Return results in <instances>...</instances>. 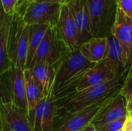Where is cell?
Instances as JSON below:
<instances>
[{
	"label": "cell",
	"instance_id": "obj_19",
	"mask_svg": "<svg viewBox=\"0 0 132 131\" xmlns=\"http://www.w3.org/2000/svg\"><path fill=\"white\" fill-rule=\"evenodd\" d=\"M49 25H29V46H28V56L26 62V68L29 69L32 61L35 56V54L41 44L49 27Z\"/></svg>",
	"mask_w": 132,
	"mask_h": 131
},
{
	"label": "cell",
	"instance_id": "obj_11",
	"mask_svg": "<svg viewBox=\"0 0 132 131\" xmlns=\"http://www.w3.org/2000/svg\"><path fill=\"white\" fill-rule=\"evenodd\" d=\"M56 28L60 38L63 41L70 50L79 48L77 42V29L71 8L68 3L62 4L59 20Z\"/></svg>",
	"mask_w": 132,
	"mask_h": 131
},
{
	"label": "cell",
	"instance_id": "obj_10",
	"mask_svg": "<svg viewBox=\"0 0 132 131\" xmlns=\"http://www.w3.org/2000/svg\"><path fill=\"white\" fill-rule=\"evenodd\" d=\"M128 116H129L128 103L119 92L100 111L91 124L94 127H99Z\"/></svg>",
	"mask_w": 132,
	"mask_h": 131
},
{
	"label": "cell",
	"instance_id": "obj_14",
	"mask_svg": "<svg viewBox=\"0 0 132 131\" xmlns=\"http://www.w3.org/2000/svg\"><path fill=\"white\" fill-rule=\"evenodd\" d=\"M107 38L108 53L106 59L108 60L118 73H121L130 68V63L132 62V59L124 46L116 37L111 33Z\"/></svg>",
	"mask_w": 132,
	"mask_h": 131
},
{
	"label": "cell",
	"instance_id": "obj_12",
	"mask_svg": "<svg viewBox=\"0 0 132 131\" xmlns=\"http://www.w3.org/2000/svg\"><path fill=\"white\" fill-rule=\"evenodd\" d=\"M69 5L71 8L77 29L78 46L94 38L91 22L87 0H72Z\"/></svg>",
	"mask_w": 132,
	"mask_h": 131
},
{
	"label": "cell",
	"instance_id": "obj_6",
	"mask_svg": "<svg viewBox=\"0 0 132 131\" xmlns=\"http://www.w3.org/2000/svg\"><path fill=\"white\" fill-rule=\"evenodd\" d=\"M69 52V48L60 38L56 26H50L35 54L29 69L42 63L57 65Z\"/></svg>",
	"mask_w": 132,
	"mask_h": 131
},
{
	"label": "cell",
	"instance_id": "obj_34",
	"mask_svg": "<svg viewBox=\"0 0 132 131\" xmlns=\"http://www.w3.org/2000/svg\"><path fill=\"white\" fill-rule=\"evenodd\" d=\"M120 131H123V130H120Z\"/></svg>",
	"mask_w": 132,
	"mask_h": 131
},
{
	"label": "cell",
	"instance_id": "obj_3",
	"mask_svg": "<svg viewBox=\"0 0 132 131\" xmlns=\"http://www.w3.org/2000/svg\"><path fill=\"white\" fill-rule=\"evenodd\" d=\"M29 25L22 15L16 13L13 18L8 46L9 58L15 68L25 70L26 68Z\"/></svg>",
	"mask_w": 132,
	"mask_h": 131
},
{
	"label": "cell",
	"instance_id": "obj_27",
	"mask_svg": "<svg viewBox=\"0 0 132 131\" xmlns=\"http://www.w3.org/2000/svg\"><path fill=\"white\" fill-rule=\"evenodd\" d=\"M123 131H132V119L130 116H128L127 121L124 126Z\"/></svg>",
	"mask_w": 132,
	"mask_h": 131
},
{
	"label": "cell",
	"instance_id": "obj_31",
	"mask_svg": "<svg viewBox=\"0 0 132 131\" xmlns=\"http://www.w3.org/2000/svg\"><path fill=\"white\" fill-rule=\"evenodd\" d=\"M25 1H26V0H20V3H19V5H20L21 3H22L23 2H25Z\"/></svg>",
	"mask_w": 132,
	"mask_h": 131
},
{
	"label": "cell",
	"instance_id": "obj_29",
	"mask_svg": "<svg viewBox=\"0 0 132 131\" xmlns=\"http://www.w3.org/2000/svg\"><path fill=\"white\" fill-rule=\"evenodd\" d=\"M83 131H99L97 129V127H94L92 124H89L84 130Z\"/></svg>",
	"mask_w": 132,
	"mask_h": 131
},
{
	"label": "cell",
	"instance_id": "obj_8",
	"mask_svg": "<svg viewBox=\"0 0 132 131\" xmlns=\"http://www.w3.org/2000/svg\"><path fill=\"white\" fill-rule=\"evenodd\" d=\"M62 4L35 2L22 4L18 7V12L24 22L28 25H49L56 26Z\"/></svg>",
	"mask_w": 132,
	"mask_h": 131
},
{
	"label": "cell",
	"instance_id": "obj_22",
	"mask_svg": "<svg viewBox=\"0 0 132 131\" xmlns=\"http://www.w3.org/2000/svg\"><path fill=\"white\" fill-rule=\"evenodd\" d=\"M128 117H122L119 120H117L115 121L108 123L104 126L97 127V129L99 131H120L121 130H123L124 126L127 121Z\"/></svg>",
	"mask_w": 132,
	"mask_h": 131
},
{
	"label": "cell",
	"instance_id": "obj_7",
	"mask_svg": "<svg viewBox=\"0 0 132 131\" xmlns=\"http://www.w3.org/2000/svg\"><path fill=\"white\" fill-rule=\"evenodd\" d=\"M119 74L121 73H118L108 60L105 59L88 70L73 86L54 94L57 100L63 99L87 88L107 83Z\"/></svg>",
	"mask_w": 132,
	"mask_h": 131
},
{
	"label": "cell",
	"instance_id": "obj_30",
	"mask_svg": "<svg viewBox=\"0 0 132 131\" xmlns=\"http://www.w3.org/2000/svg\"><path fill=\"white\" fill-rule=\"evenodd\" d=\"M128 112H129V115L132 113V103L128 104Z\"/></svg>",
	"mask_w": 132,
	"mask_h": 131
},
{
	"label": "cell",
	"instance_id": "obj_15",
	"mask_svg": "<svg viewBox=\"0 0 132 131\" xmlns=\"http://www.w3.org/2000/svg\"><path fill=\"white\" fill-rule=\"evenodd\" d=\"M111 34L124 46L132 59V19L118 7Z\"/></svg>",
	"mask_w": 132,
	"mask_h": 131
},
{
	"label": "cell",
	"instance_id": "obj_18",
	"mask_svg": "<svg viewBox=\"0 0 132 131\" xmlns=\"http://www.w3.org/2000/svg\"><path fill=\"white\" fill-rule=\"evenodd\" d=\"M83 56L90 63H98L106 59L108 38L94 37L79 46Z\"/></svg>",
	"mask_w": 132,
	"mask_h": 131
},
{
	"label": "cell",
	"instance_id": "obj_1",
	"mask_svg": "<svg viewBox=\"0 0 132 131\" xmlns=\"http://www.w3.org/2000/svg\"><path fill=\"white\" fill-rule=\"evenodd\" d=\"M129 69L107 83L87 88L63 99H56L57 112L56 120L80 111L119 93L128 76Z\"/></svg>",
	"mask_w": 132,
	"mask_h": 131
},
{
	"label": "cell",
	"instance_id": "obj_17",
	"mask_svg": "<svg viewBox=\"0 0 132 131\" xmlns=\"http://www.w3.org/2000/svg\"><path fill=\"white\" fill-rule=\"evenodd\" d=\"M57 66L58 64L51 66L42 63L37 64L29 69L44 97L54 90Z\"/></svg>",
	"mask_w": 132,
	"mask_h": 131
},
{
	"label": "cell",
	"instance_id": "obj_26",
	"mask_svg": "<svg viewBox=\"0 0 132 131\" xmlns=\"http://www.w3.org/2000/svg\"><path fill=\"white\" fill-rule=\"evenodd\" d=\"M35 2H45V3H60L63 4L67 3V0H26L22 4H29V3H35Z\"/></svg>",
	"mask_w": 132,
	"mask_h": 131
},
{
	"label": "cell",
	"instance_id": "obj_25",
	"mask_svg": "<svg viewBox=\"0 0 132 131\" xmlns=\"http://www.w3.org/2000/svg\"><path fill=\"white\" fill-rule=\"evenodd\" d=\"M118 7L132 19V0H117Z\"/></svg>",
	"mask_w": 132,
	"mask_h": 131
},
{
	"label": "cell",
	"instance_id": "obj_9",
	"mask_svg": "<svg viewBox=\"0 0 132 131\" xmlns=\"http://www.w3.org/2000/svg\"><path fill=\"white\" fill-rule=\"evenodd\" d=\"M116 94L80 111L56 120L54 131H83Z\"/></svg>",
	"mask_w": 132,
	"mask_h": 131
},
{
	"label": "cell",
	"instance_id": "obj_2",
	"mask_svg": "<svg viewBox=\"0 0 132 131\" xmlns=\"http://www.w3.org/2000/svg\"><path fill=\"white\" fill-rule=\"evenodd\" d=\"M95 65L83 56L79 48L70 50L57 66L54 93H58L73 86Z\"/></svg>",
	"mask_w": 132,
	"mask_h": 131
},
{
	"label": "cell",
	"instance_id": "obj_21",
	"mask_svg": "<svg viewBox=\"0 0 132 131\" xmlns=\"http://www.w3.org/2000/svg\"><path fill=\"white\" fill-rule=\"evenodd\" d=\"M57 112V100L54 90L46 96V103L42 121V131H54Z\"/></svg>",
	"mask_w": 132,
	"mask_h": 131
},
{
	"label": "cell",
	"instance_id": "obj_33",
	"mask_svg": "<svg viewBox=\"0 0 132 131\" xmlns=\"http://www.w3.org/2000/svg\"><path fill=\"white\" fill-rule=\"evenodd\" d=\"M129 116H130V117H131V119H132V113H131V114H130V115H129Z\"/></svg>",
	"mask_w": 132,
	"mask_h": 131
},
{
	"label": "cell",
	"instance_id": "obj_23",
	"mask_svg": "<svg viewBox=\"0 0 132 131\" xmlns=\"http://www.w3.org/2000/svg\"><path fill=\"white\" fill-rule=\"evenodd\" d=\"M2 11L9 15L14 16L18 12L20 0H1Z\"/></svg>",
	"mask_w": 132,
	"mask_h": 131
},
{
	"label": "cell",
	"instance_id": "obj_32",
	"mask_svg": "<svg viewBox=\"0 0 132 131\" xmlns=\"http://www.w3.org/2000/svg\"><path fill=\"white\" fill-rule=\"evenodd\" d=\"M72 0H67V3H69L70 2H71Z\"/></svg>",
	"mask_w": 132,
	"mask_h": 131
},
{
	"label": "cell",
	"instance_id": "obj_5",
	"mask_svg": "<svg viewBox=\"0 0 132 131\" xmlns=\"http://www.w3.org/2000/svg\"><path fill=\"white\" fill-rule=\"evenodd\" d=\"M0 76L1 103H12L28 111L24 70L12 67Z\"/></svg>",
	"mask_w": 132,
	"mask_h": 131
},
{
	"label": "cell",
	"instance_id": "obj_16",
	"mask_svg": "<svg viewBox=\"0 0 132 131\" xmlns=\"http://www.w3.org/2000/svg\"><path fill=\"white\" fill-rule=\"evenodd\" d=\"M14 16L1 11L0 19V73H3L13 67L8 54V46Z\"/></svg>",
	"mask_w": 132,
	"mask_h": 131
},
{
	"label": "cell",
	"instance_id": "obj_20",
	"mask_svg": "<svg viewBox=\"0 0 132 131\" xmlns=\"http://www.w3.org/2000/svg\"><path fill=\"white\" fill-rule=\"evenodd\" d=\"M25 80H26V97L28 103V112L30 118V115L34 111L36 107L39 102L44 97L42 93L38 84L36 83L31 71L29 69H26L24 70Z\"/></svg>",
	"mask_w": 132,
	"mask_h": 131
},
{
	"label": "cell",
	"instance_id": "obj_4",
	"mask_svg": "<svg viewBox=\"0 0 132 131\" xmlns=\"http://www.w3.org/2000/svg\"><path fill=\"white\" fill-rule=\"evenodd\" d=\"M94 37H107L111 29L118 11L117 0H87Z\"/></svg>",
	"mask_w": 132,
	"mask_h": 131
},
{
	"label": "cell",
	"instance_id": "obj_24",
	"mask_svg": "<svg viewBox=\"0 0 132 131\" xmlns=\"http://www.w3.org/2000/svg\"><path fill=\"white\" fill-rule=\"evenodd\" d=\"M121 93L127 100L128 104L132 103V73L128 75L124 83L122 88L120 90Z\"/></svg>",
	"mask_w": 132,
	"mask_h": 131
},
{
	"label": "cell",
	"instance_id": "obj_13",
	"mask_svg": "<svg viewBox=\"0 0 132 131\" xmlns=\"http://www.w3.org/2000/svg\"><path fill=\"white\" fill-rule=\"evenodd\" d=\"M0 118L14 131H32L29 112L12 103H1Z\"/></svg>",
	"mask_w": 132,
	"mask_h": 131
},
{
	"label": "cell",
	"instance_id": "obj_28",
	"mask_svg": "<svg viewBox=\"0 0 132 131\" xmlns=\"http://www.w3.org/2000/svg\"><path fill=\"white\" fill-rule=\"evenodd\" d=\"M0 124H1V130L0 131H14L8 126V124L5 123V120H3L1 118H0Z\"/></svg>",
	"mask_w": 132,
	"mask_h": 131
}]
</instances>
